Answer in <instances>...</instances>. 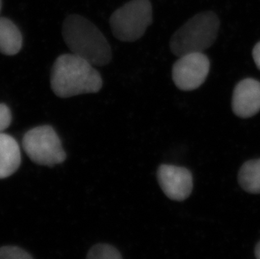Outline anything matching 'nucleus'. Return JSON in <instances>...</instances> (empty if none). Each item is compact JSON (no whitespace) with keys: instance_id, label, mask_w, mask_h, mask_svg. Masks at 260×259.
<instances>
[{"instance_id":"obj_3","label":"nucleus","mask_w":260,"mask_h":259,"mask_svg":"<svg viewBox=\"0 0 260 259\" xmlns=\"http://www.w3.org/2000/svg\"><path fill=\"white\" fill-rule=\"evenodd\" d=\"M219 28L220 20L215 13H199L173 35L170 40V50L177 56L204 52L213 45Z\"/></svg>"},{"instance_id":"obj_16","label":"nucleus","mask_w":260,"mask_h":259,"mask_svg":"<svg viewBox=\"0 0 260 259\" xmlns=\"http://www.w3.org/2000/svg\"><path fill=\"white\" fill-rule=\"evenodd\" d=\"M254 254H255L256 258L260 259V241L258 242V244L256 245Z\"/></svg>"},{"instance_id":"obj_14","label":"nucleus","mask_w":260,"mask_h":259,"mask_svg":"<svg viewBox=\"0 0 260 259\" xmlns=\"http://www.w3.org/2000/svg\"><path fill=\"white\" fill-rule=\"evenodd\" d=\"M12 122V113L5 104H0V133L8 129Z\"/></svg>"},{"instance_id":"obj_10","label":"nucleus","mask_w":260,"mask_h":259,"mask_svg":"<svg viewBox=\"0 0 260 259\" xmlns=\"http://www.w3.org/2000/svg\"><path fill=\"white\" fill-rule=\"evenodd\" d=\"M23 37L20 29L12 20L0 17V52L15 56L21 51Z\"/></svg>"},{"instance_id":"obj_7","label":"nucleus","mask_w":260,"mask_h":259,"mask_svg":"<svg viewBox=\"0 0 260 259\" xmlns=\"http://www.w3.org/2000/svg\"><path fill=\"white\" fill-rule=\"evenodd\" d=\"M157 179L162 192L172 201H185L193 190V175L184 167L162 164L157 169Z\"/></svg>"},{"instance_id":"obj_12","label":"nucleus","mask_w":260,"mask_h":259,"mask_svg":"<svg viewBox=\"0 0 260 259\" xmlns=\"http://www.w3.org/2000/svg\"><path fill=\"white\" fill-rule=\"evenodd\" d=\"M86 259H123L116 247L110 244H96L91 247Z\"/></svg>"},{"instance_id":"obj_9","label":"nucleus","mask_w":260,"mask_h":259,"mask_svg":"<svg viewBox=\"0 0 260 259\" xmlns=\"http://www.w3.org/2000/svg\"><path fill=\"white\" fill-rule=\"evenodd\" d=\"M21 164V152L17 141L10 135L0 133V179L15 174Z\"/></svg>"},{"instance_id":"obj_17","label":"nucleus","mask_w":260,"mask_h":259,"mask_svg":"<svg viewBox=\"0 0 260 259\" xmlns=\"http://www.w3.org/2000/svg\"><path fill=\"white\" fill-rule=\"evenodd\" d=\"M1 7H2V1L0 0V12H1Z\"/></svg>"},{"instance_id":"obj_1","label":"nucleus","mask_w":260,"mask_h":259,"mask_svg":"<svg viewBox=\"0 0 260 259\" xmlns=\"http://www.w3.org/2000/svg\"><path fill=\"white\" fill-rule=\"evenodd\" d=\"M102 86L101 75L93 64L74 54L59 56L52 66L51 88L59 98L98 93Z\"/></svg>"},{"instance_id":"obj_6","label":"nucleus","mask_w":260,"mask_h":259,"mask_svg":"<svg viewBox=\"0 0 260 259\" xmlns=\"http://www.w3.org/2000/svg\"><path fill=\"white\" fill-rule=\"evenodd\" d=\"M210 72V61L202 52L186 54L179 56L174 64L172 78L177 88L192 91L203 84Z\"/></svg>"},{"instance_id":"obj_11","label":"nucleus","mask_w":260,"mask_h":259,"mask_svg":"<svg viewBox=\"0 0 260 259\" xmlns=\"http://www.w3.org/2000/svg\"><path fill=\"white\" fill-rule=\"evenodd\" d=\"M238 183L243 190L249 193H260V158L243 164L238 172Z\"/></svg>"},{"instance_id":"obj_5","label":"nucleus","mask_w":260,"mask_h":259,"mask_svg":"<svg viewBox=\"0 0 260 259\" xmlns=\"http://www.w3.org/2000/svg\"><path fill=\"white\" fill-rule=\"evenodd\" d=\"M22 147L29 159L41 166L54 167L67 158L61 140L51 125H40L28 131L23 137Z\"/></svg>"},{"instance_id":"obj_4","label":"nucleus","mask_w":260,"mask_h":259,"mask_svg":"<svg viewBox=\"0 0 260 259\" xmlns=\"http://www.w3.org/2000/svg\"><path fill=\"white\" fill-rule=\"evenodd\" d=\"M152 22V6L149 0H132L117 9L110 19L114 37L121 42L140 39Z\"/></svg>"},{"instance_id":"obj_13","label":"nucleus","mask_w":260,"mask_h":259,"mask_svg":"<svg viewBox=\"0 0 260 259\" xmlns=\"http://www.w3.org/2000/svg\"><path fill=\"white\" fill-rule=\"evenodd\" d=\"M0 259H34L29 252L16 246L0 247Z\"/></svg>"},{"instance_id":"obj_8","label":"nucleus","mask_w":260,"mask_h":259,"mask_svg":"<svg viewBox=\"0 0 260 259\" xmlns=\"http://www.w3.org/2000/svg\"><path fill=\"white\" fill-rule=\"evenodd\" d=\"M232 108L243 119L257 115L260 111V82L253 78L240 81L233 90Z\"/></svg>"},{"instance_id":"obj_15","label":"nucleus","mask_w":260,"mask_h":259,"mask_svg":"<svg viewBox=\"0 0 260 259\" xmlns=\"http://www.w3.org/2000/svg\"><path fill=\"white\" fill-rule=\"evenodd\" d=\"M253 58L256 66L260 70V42H258L253 47Z\"/></svg>"},{"instance_id":"obj_2","label":"nucleus","mask_w":260,"mask_h":259,"mask_svg":"<svg viewBox=\"0 0 260 259\" xmlns=\"http://www.w3.org/2000/svg\"><path fill=\"white\" fill-rule=\"evenodd\" d=\"M64 42L72 53L93 64L103 67L110 63L112 51L98 27L81 15L68 16L61 29Z\"/></svg>"}]
</instances>
